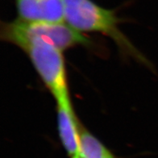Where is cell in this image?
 I'll return each instance as SVG.
<instances>
[{
    "label": "cell",
    "mask_w": 158,
    "mask_h": 158,
    "mask_svg": "<svg viewBox=\"0 0 158 158\" xmlns=\"http://www.w3.org/2000/svg\"><path fill=\"white\" fill-rule=\"evenodd\" d=\"M57 129L63 148L70 158L79 152L81 126L73 110L71 98L56 101Z\"/></svg>",
    "instance_id": "obj_5"
},
{
    "label": "cell",
    "mask_w": 158,
    "mask_h": 158,
    "mask_svg": "<svg viewBox=\"0 0 158 158\" xmlns=\"http://www.w3.org/2000/svg\"><path fill=\"white\" fill-rule=\"evenodd\" d=\"M19 48L28 56L40 78L56 101L70 97L64 52L41 40H30Z\"/></svg>",
    "instance_id": "obj_3"
},
{
    "label": "cell",
    "mask_w": 158,
    "mask_h": 158,
    "mask_svg": "<svg viewBox=\"0 0 158 158\" xmlns=\"http://www.w3.org/2000/svg\"><path fill=\"white\" fill-rule=\"evenodd\" d=\"M73 158H79V156H74V157H73Z\"/></svg>",
    "instance_id": "obj_7"
},
{
    "label": "cell",
    "mask_w": 158,
    "mask_h": 158,
    "mask_svg": "<svg viewBox=\"0 0 158 158\" xmlns=\"http://www.w3.org/2000/svg\"><path fill=\"white\" fill-rule=\"evenodd\" d=\"M18 19L28 23L64 22V0H16Z\"/></svg>",
    "instance_id": "obj_4"
},
{
    "label": "cell",
    "mask_w": 158,
    "mask_h": 158,
    "mask_svg": "<svg viewBox=\"0 0 158 158\" xmlns=\"http://www.w3.org/2000/svg\"><path fill=\"white\" fill-rule=\"evenodd\" d=\"M0 36L2 40L19 48L32 40H41L62 52L76 46L91 44L88 36L74 30L65 22L28 23L18 19L11 22H2Z\"/></svg>",
    "instance_id": "obj_2"
},
{
    "label": "cell",
    "mask_w": 158,
    "mask_h": 158,
    "mask_svg": "<svg viewBox=\"0 0 158 158\" xmlns=\"http://www.w3.org/2000/svg\"><path fill=\"white\" fill-rule=\"evenodd\" d=\"M64 22L78 32H98L113 40L123 54L143 64L148 60L118 28L115 10L104 8L92 0H64Z\"/></svg>",
    "instance_id": "obj_1"
},
{
    "label": "cell",
    "mask_w": 158,
    "mask_h": 158,
    "mask_svg": "<svg viewBox=\"0 0 158 158\" xmlns=\"http://www.w3.org/2000/svg\"><path fill=\"white\" fill-rule=\"evenodd\" d=\"M77 156L79 158H115L111 151L83 126H81Z\"/></svg>",
    "instance_id": "obj_6"
}]
</instances>
